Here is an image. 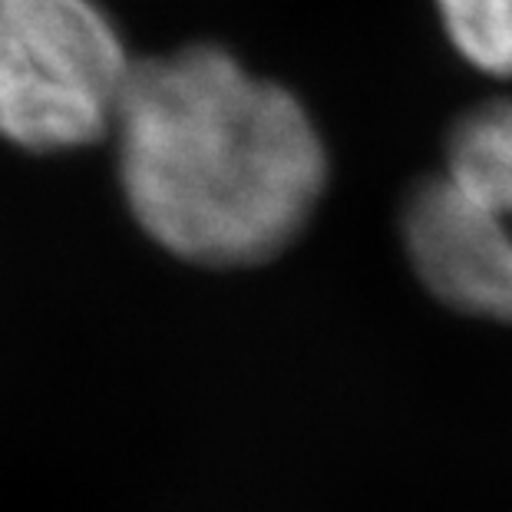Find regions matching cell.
Returning a JSON list of instances; mask_svg holds the SVG:
<instances>
[{
	"label": "cell",
	"instance_id": "obj_2",
	"mask_svg": "<svg viewBox=\"0 0 512 512\" xmlns=\"http://www.w3.org/2000/svg\"><path fill=\"white\" fill-rule=\"evenodd\" d=\"M400 232L433 298L512 324V100H486L450 126L443 166L413 185Z\"/></svg>",
	"mask_w": 512,
	"mask_h": 512
},
{
	"label": "cell",
	"instance_id": "obj_3",
	"mask_svg": "<svg viewBox=\"0 0 512 512\" xmlns=\"http://www.w3.org/2000/svg\"><path fill=\"white\" fill-rule=\"evenodd\" d=\"M133 67L96 0H0V139L30 152L106 139Z\"/></svg>",
	"mask_w": 512,
	"mask_h": 512
},
{
	"label": "cell",
	"instance_id": "obj_1",
	"mask_svg": "<svg viewBox=\"0 0 512 512\" xmlns=\"http://www.w3.org/2000/svg\"><path fill=\"white\" fill-rule=\"evenodd\" d=\"M110 136L139 228L205 268L281 255L328 185V149L298 96L209 43L139 60Z\"/></svg>",
	"mask_w": 512,
	"mask_h": 512
},
{
	"label": "cell",
	"instance_id": "obj_4",
	"mask_svg": "<svg viewBox=\"0 0 512 512\" xmlns=\"http://www.w3.org/2000/svg\"><path fill=\"white\" fill-rule=\"evenodd\" d=\"M453 50L486 76H512V0H437Z\"/></svg>",
	"mask_w": 512,
	"mask_h": 512
}]
</instances>
